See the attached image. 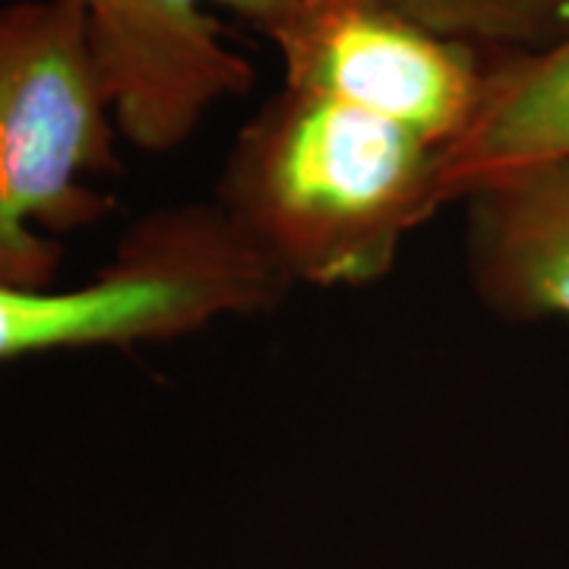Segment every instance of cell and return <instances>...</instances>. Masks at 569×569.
<instances>
[{"label": "cell", "instance_id": "1", "mask_svg": "<svg viewBox=\"0 0 569 569\" xmlns=\"http://www.w3.org/2000/svg\"><path fill=\"white\" fill-rule=\"evenodd\" d=\"M447 149L282 86L228 149L219 212L288 288L383 279L447 193Z\"/></svg>", "mask_w": 569, "mask_h": 569}, {"label": "cell", "instance_id": "2", "mask_svg": "<svg viewBox=\"0 0 569 569\" xmlns=\"http://www.w3.org/2000/svg\"><path fill=\"white\" fill-rule=\"evenodd\" d=\"M118 121L80 0L0 3V284L58 288L61 234L96 224Z\"/></svg>", "mask_w": 569, "mask_h": 569}, {"label": "cell", "instance_id": "3", "mask_svg": "<svg viewBox=\"0 0 569 569\" xmlns=\"http://www.w3.org/2000/svg\"><path fill=\"white\" fill-rule=\"evenodd\" d=\"M284 291L219 206H171L133 224L92 282L0 284V365L67 348L168 342L279 305Z\"/></svg>", "mask_w": 569, "mask_h": 569}, {"label": "cell", "instance_id": "4", "mask_svg": "<svg viewBox=\"0 0 569 569\" xmlns=\"http://www.w3.org/2000/svg\"><path fill=\"white\" fill-rule=\"evenodd\" d=\"M266 39L282 54L288 89L380 114L447 152L481 118L500 54L440 36L383 0H298Z\"/></svg>", "mask_w": 569, "mask_h": 569}, {"label": "cell", "instance_id": "5", "mask_svg": "<svg viewBox=\"0 0 569 569\" xmlns=\"http://www.w3.org/2000/svg\"><path fill=\"white\" fill-rule=\"evenodd\" d=\"M121 137L164 156L224 99L253 89V63L224 41L212 7L269 36L298 0H80Z\"/></svg>", "mask_w": 569, "mask_h": 569}, {"label": "cell", "instance_id": "6", "mask_svg": "<svg viewBox=\"0 0 569 569\" xmlns=\"http://www.w3.org/2000/svg\"><path fill=\"white\" fill-rule=\"evenodd\" d=\"M468 203V276L509 320H569V159L493 174Z\"/></svg>", "mask_w": 569, "mask_h": 569}, {"label": "cell", "instance_id": "7", "mask_svg": "<svg viewBox=\"0 0 569 569\" xmlns=\"http://www.w3.org/2000/svg\"><path fill=\"white\" fill-rule=\"evenodd\" d=\"M569 159V39L493 58L481 118L447 159L449 203L512 168Z\"/></svg>", "mask_w": 569, "mask_h": 569}, {"label": "cell", "instance_id": "8", "mask_svg": "<svg viewBox=\"0 0 569 569\" xmlns=\"http://www.w3.org/2000/svg\"><path fill=\"white\" fill-rule=\"evenodd\" d=\"M427 29L488 48L545 51L569 39V0H383Z\"/></svg>", "mask_w": 569, "mask_h": 569}]
</instances>
